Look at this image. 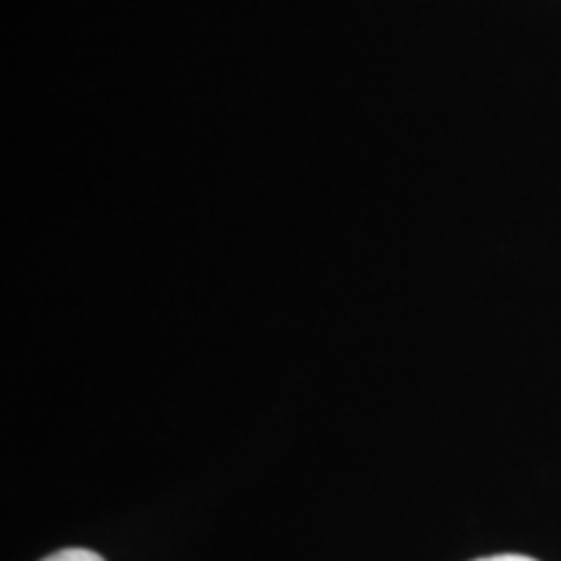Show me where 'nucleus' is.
<instances>
[{
    "mask_svg": "<svg viewBox=\"0 0 561 561\" xmlns=\"http://www.w3.org/2000/svg\"><path fill=\"white\" fill-rule=\"evenodd\" d=\"M476 561H538V559L523 557V553H496V557H483V559H476Z\"/></svg>",
    "mask_w": 561,
    "mask_h": 561,
    "instance_id": "obj_2",
    "label": "nucleus"
},
{
    "mask_svg": "<svg viewBox=\"0 0 561 561\" xmlns=\"http://www.w3.org/2000/svg\"><path fill=\"white\" fill-rule=\"evenodd\" d=\"M42 561H104V559L100 553L89 549H62V551L50 553V557H45Z\"/></svg>",
    "mask_w": 561,
    "mask_h": 561,
    "instance_id": "obj_1",
    "label": "nucleus"
}]
</instances>
